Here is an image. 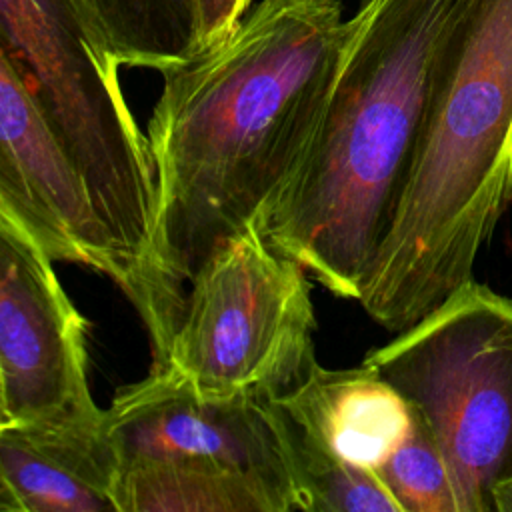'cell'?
Instances as JSON below:
<instances>
[{
  "label": "cell",
  "instance_id": "obj_10",
  "mask_svg": "<svg viewBox=\"0 0 512 512\" xmlns=\"http://www.w3.org/2000/svg\"><path fill=\"white\" fill-rule=\"evenodd\" d=\"M120 456L96 416L0 426L2 512H118Z\"/></svg>",
  "mask_w": 512,
  "mask_h": 512
},
{
  "label": "cell",
  "instance_id": "obj_11",
  "mask_svg": "<svg viewBox=\"0 0 512 512\" xmlns=\"http://www.w3.org/2000/svg\"><path fill=\"white\" fill-rule=\"evenodd\" d=\"M274 398L310 444L374 472L414 424L408 400L366 362L342 370L316 362L300 384Z\"/></svg>",
  "mask_w": 512,
  "mask_h": 512
},
{
  "label": "cell",
  "instance_id": "obj_1",
  "mask_svg": "<svg viewBox=\"0 0 512 512\" xmlns=\"http://www.w3.org/2000/svg\"><path fill=\"white\" fill-rule=\"evenodd\" d=\"M340 0H260L218 42L166 66L146 136L156 170L154 280L166 366L188 284L260 222L320 122L344 36Z\"/></svg>",
  "mask_w": 512,
  "mask_h": 512
},
{
  "label": "cell",
  "instance_id": "obj_8",
  "mask_svg": "<svg viewBox=\"0 0 512 512\" xmlns=\"http://www.w3.org/2000/svg\"><path fill=\"white\" fill-rule=\"evenodd\" d=\"M54 260L0 214V426L96 416L88 386V322Z\"/></svg>",
  "mask_w": 512,
  "mask_h": 512
},
{
  "label": "cell",
  "instance_id": "obj_9",
  "mask_svg": "<svg viewBox=\"0 0 512 512\" xmlns=\"http://www.w3.org/2000/svg\"><path fill=\"white\" fill-rule=\"evenodd\" d=\"M0 214L54 262L82 264L126 288V270L88 186L32 92L0 50Z\"/></svg>",
  "mask_w": 512,
  "mask_h": 512
},
{
  "label": "cell",
  "instance_id": "obj_13",
  "mask_svg": "<svg viewBox=\"0 0 512 512\" xmlns=\"http://www.w3.org/2000/svg\"><path fill=\"white\" fill-rule=\"evenodd\" d=\"M120 66L164 70L194 52L188 0H74Z\"/></svg>",
  "mask_w": 512,
  "mask_h": 512
},
{
  "label": "cell",
  "instance_id": "obj_6",
  "mask_svg": "<svg viewBox=\"0 0 512 512\" xmlns=\"http://www.w3.org/2000/svg\"><path fill=\"white\" fill-rule=\"evenodd\" d=\"M190 286L164 368L200 394L282 396L318 362L310 274L258 222L220 244Z\"/></svg>",
  "mask_w": 512,
  "mask_h": 512
},
{
  "label": "cell",
  "instance_id": "obj_5",
  "mask_svg": "<svg viewBox=\"0 0 512 512\" xmlns=\"http://www.w3.org/2000/svg\"><path fill=\"white\" fill-rule=\"evenodd\" d=\"M362 362L434 436L460 512H494L512 478V300L472 278Z\"/></svg>",
  "mask_w": 512,
  "mask_h": 512
},
{
  "label": "cell",
  "instance_id": "obj_2",
  "mask_svg": "<svg viewBox=\"0 0 512 512\" xmlns=\"http://www.w3.org/2000/svg\"><path fill=\"white\" fill-rule=\"evenodd\" d=\"M466 0H364L344 24L314 138L258 222L338 298L360 300Z\"/></svg>",
  "mask_w": 512,
  "mask_h": 512
},
{
  "label": "cell",
  "instance_id": "obj_15",
  "mask_svg": "<svg viewBox=\"0 0 512 512\" xmlns=\"http://www.w3.org/2000/svg\"><path fill=\"white\" fill-rule=\"evenodd\" d=\"M376 474L402 512H460L450 466L416 412L410 434Z\"/></svg>",
  "mask_w": 512,
  "mask_h": 512
},
{
  "label": "cell",
  "instance_id": "obj_14",
  "mask_svg": "<svg viewBox=\"0 0 512 512\" xmlns=\"http://www.w3.org/2000/svg\"><path fill=\"white\" fill-rule=\"evenodd\" d=\"M290 430L308 512H402L374 470L320 450L302 438L292 422Z\"/></svg>",
  "mask_w": 512,
  "mask_h": 512
},
{
  "label": "cell",
  "instance_id": "obj_7",
  "mask_svg": "<svg viewBox=\"0 0 512 512\" xmlns=\"http://www.w3.org/2000/svg\"><path fill=\"white\" fill-rule=\"evenodd\" d=\"M104 426L122 466L142 460L226 466L266 482L292 512H308L290 420L274 396H208L168 368L150 370L116 390Z\"/></svg>",
  "mask_w": 512,
  "mask_h": 512
},
{
  "label": "cell",
  "instance_id": "obj_3",
  "mask_svg": "<svg viewBox=\"0 0 512 512\" xmlns=\"http://www.w3.org/2000/svg\"><path fill=\"white\" fill-rule=\"evenodd\" d=\"M512 198V0H466L360 304L400 332L472 280Z\"/></svg>",
  "mask_w": 512,
  "mask_h": 512
},
{
  "label": "cell",
  "instance_id": "obj_4",
  "mask_svg": "<svg viewBox=\"0 0 512 512\" xmlns=\"http://www.w3.org/2000/svg\"><path fill=\"white\" fill-rule=\"evenodd\" d=\"M0 36V50L88 186L126 270L124 294L154 348L158 186L148 136L120 86V62L74 0H0Z\"/></svg>",
  "mask_w": 512,
  "mask_h": 512
},
{
  "label": "cell",
  "instance_id": "obj_16",
  "mask_svg": "<svg viewBox=\"0 0 512 512\" xmlns=\"http://www.w3.org/2000/svg\"><path fill=\"white\" fill-rule=\"evenodd\" d=\"M188 2L192 12V26H194V52L224 38L252 8V0H188Z\"/></svg>",
  "mask_w": 512,
  "mask_h": 512
},
{
  "label": "cell",
  "instance_id": "obj_17",
  "mask_svg": "<svg viewBox=\"0 0 512 512\" xmlns=\"http://www.w3.org/2000/svg\"><path fill=\"white\" fill-rule=\"evenodd\" d=\"M494 512H512V478L494 492Z\"/></svg>",
  "mask_w": 512,
  "mask_h": 512
},
{
  "label": "cell",
  "instance_id": "obj_12",
  "mask_svg": "<svg viewBox=\"0 0 512 512\" xmlns=\"http://www.w3.org/2000/svg\"><path fill=\"white\" fill-rule=\"evenodd\" d=\"M118 512H292L266 482L216 464L142 460L120 468Z\"/></svg>",
  "mask_w": 512,
  "mask_h": 512
}]
</instances>
